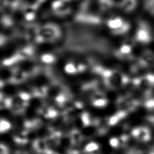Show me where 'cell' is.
<instances>
[{
  "label": "cell",
  "mask_w": 154,
  "mask_h": 154,
  "mask_svg": "<svg viewBox=\"0 0 154 154\" xmlns=\"http://www.w3.org/2000/svg\"><path fill=\"white\" fill-rule=\"evenodd\" d=\"M147 9L154 14V0H149L146 5Z\"/></svg>",
  "instance_id": "obj_10"
},
{
  "label": "cell",
  "mask_w": 154,
  "mask_h": 154,
  "mask_svg": "<svg viewBox=\"0 0 154 154\" xmlns=\"http://www.w3.org/2000/svg\"><path fill=\"white\" fill-rule=\"evenodd\" d=\"M101 73L104 77L105 82L112 87H119L125 84L128 80L123 75L117 72L104 69Z\"/></svg>",
  "instance_id": "obj_1"
},
{
  "label": "cell",
  "mask_w": 154,
  "mask_h": 154,
  "mask_svg": "<svg viewBox=\"0 0 154 154\" xmlns=\"http://www.w3.org/2000/svg\"><path fill=\"white\" fill-rule=\"evenodd\" d=\"M133 135L141 141H146L150 137V132L146 128H138L132 132Z\"/></svg>",
  "instance_id": "obj_4"
},
{
  "label": "cell",
  "mask_w": 154,
  "mask_h": 154,
  "mask_svg": "<svg viewBox=\"0 0 154 154\" xmlns=\"http://www.w3.org/2000/svg\"><path fill=\"white\" fill-rule=\"evenodd\" d=\"M137 0H121L119 4L120 7L125 12L132 11L137 7Z\"/></svg>",
  "instance_id": "obj_5"
},
{
  "label": "cell",
  "mask_w": 154,
  "mask_h": 154,
  "mask_svg": "<svg viewBox=\"0 0 154 154\" xmlns=\"http://www.w3.org/2000/svg\"><path fill=\"white\" fill-rule=\"evenodd\" d=\"M124 23L125 22L120 17H116L109 19L107 22V25L109 28L115 31L120 28Z\"/></svg>",
  "instance_id": "obj_6"
},
{
  "label": "cell",
  "mask_w": 154,
  "mask_h": 154,
  "mask_svg": "<svg viewBox=\"0 0 154 154\" xmlns=\"http://www.w3.org/2000/svg\"><path fill=\"white\" fill-rule=\"evenodd\" d=\"M101 7L104 10L110 8L113 5V1L112 0H100Z\"/></svg>",
  "instance_id": "obj_8"
},
{
  "label": "cell",
  "mask_w": 154,
  "mask_h": 154,
  "mask_svg": "<svg viewBox=\"0 0 154 154\" xmlns=\"http://www.w3.org/2000/svg\"><path fill=\"white\" fill-rule=\"evenodd\" d=\"M131 50V46L128 44H125L120 48V52L122 55H128L129 54Z\"/></svg>",
  "instance_id": "obj_9"
},
{
  "label": "cell",
  "mask_w": 154,
  "mask_h": 154,
  "mask_svg": "<svg viewBox=\"0 0 154 154\" xmlns=\"http://www.w3.org/2000/svg\"><path fill=\"white\" fill-rule=\"evenodd\" d=\"M137 40L142 43H147L150 40V34L148 28L145 25H141L140 27L136 34Z\"/></svg>",
  "instance_id": "obj_2"
},
{
  "label": "cell",
  "mask_w": 154,
  "mask_h": 154,
  "mask_svg": "<svg viewBox=\"0 0 154 154\" xmlns=\"http://www.w3.org/2000/svg\"><path fill=\"white\" fill-rule=\"evenodd\" d=\"M141 61L143 64L147 65L154 64V54L149 51L146 52L142 56Z\"/></svg>",
  "instance_id": "obj_7"
},
{
  "label": "cell",
  "mask_w": 154,
  "mask_h": 154,
  "mask_svg": "<svg viewBox=\"0 0 154 154\" xmlns=\"http://www.w3.org/2000/svg\"><path fill=\"white\" fill-rule=\"evenodd\" d=\"M136 83L142 89L148 90L154 84V75H147L139 79Z\"/></svg>",
  "instance_id": "obj_3"
},
{
  "label": "cell",
  "mask_w": 154,
  "mask_h": 154,
  "mask_svg": "<svg viewBox=\"0 0 154 154\" xmlns=\"http://www.w3.org/2000/svg\"><path fill=\"white\" fill-rule=\"evenodd\" d=\"M110 143H111V145L115 146H116V145L118 144L119 141H118V140H117V138H111V140H110Z\"/></svg>",
  "instance_id": "obj_11"
}]
</instances>
